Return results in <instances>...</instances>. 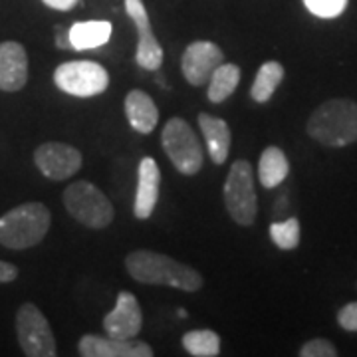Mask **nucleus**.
Instances as JSON below:
<instances>
[{
	"label": "nucleus",
	"instance_id": "1",
	"mask_svg": "<svg viewBox=\"0 0 357 357\" xmlns=\"http://www.w3.org/2000/svg\"><path fill=\"white\" fill-rule=\"evenodd\" d=\"M129 276L141 284L171 286L183 292H197L203 288V276L195 268L181 264L171 256L153 250H133L126 256Z\"/></svg>",
	"mask_w": 357,
	"mask_h": 357
},
{
	"label": "nucleus",
	"instance_id": "2",
	"mask_svg": "<svg viewBox=\"0 0 357 357\" xmlns=\"http://www.w3.org/2000/svg\"><path fill=\"white\" fill-rule=\"evenodd\" d=\"M310 137L328 145L345 147L357 141V103L344 98L328 100L307 119Z\"/></svg>",
	"mask_w": 357,
	"mask_h": 357
},
{
	"label": "nucleus",
	"instance_id": "3",
	"mask_svg": "<svg viewBox=\"0 0 357 357\" xmlns=\"http://www.w3.org/2000/svg\"><path fill=\"white\" fill-rule=\"evenodd\" d=\"M50 222L52 215L46 204H18L0 217V244L10 250L32 248L44 241Z\"/></svg>",
	"mask_w": 357,
	"mask_h": 357
},
{
	"label": "nucleus",
	"instance_id": "4",
	"mask_svg": "<svg viewBox=\"0 0 357 357\" xmlns=\"http://www.w3.org/2000/svg\"><path fill=\"white\" fill-rule=\"evenodd\" d=\"M66 211L88 229H105L114 220V204L89 181H76L64 191Z\"/></svg>",
	"mask_w": 357,
	"mask_h": 357
},
{
	"label": "nucleus",
	"instance_id": "5",
	"mask_svg": "<svg viewBox=\"0 0 357 357\" xmlns=\"http://www.w3.org/2000/svg\"><path fill=\"white\" fill-rule=\"evenodd\" d=\"M161 143L167 157L181 175L192 177L203 169V147L197 133L181 117H171L161 131Z\"/></svg>",
	"mask_w": 357,
	"mask_h": 357
},
{
	"label": "nucleus",
	"instance_id": "6",
	"mask_svg": "<svg viewBox=\"0 0 357 357\" xmlns=\"http://www.w3.org/2000/svg\"><path fill=\"white\" fill-rule=\"evenodd\" d=\"M225 204L232 220L241 227L255 225L258 199L255 191V173L248 161H234L225 181Z\"/></svg>",
	"mask_w": 357,
	"mask_h": 357
},
{
	"label": "nucleus",
	"instance_id": "7",
	"mask_svg": "<svg viewBox=\"0 0 357 357\" xmlns=\"http://www.w3.org/2000/svg\"><path fill=\"white\" fill-rule=\"evenodd\" d=\"M54 84L74 98H93L109 86V74L102 64L91 60L64 62L54 72Z\"/></svg>",
	"mask_w": 357,
	"mask_h": 357
},
{
	"label": "nucleus",
	"instance_id": "8",
	"mask_svg": "<svg viewBox=\"0 0 357 357\" xmlns=\"http://www.w3.org/2000/svg\"><path fill=\"white\" fill-rule=\"evenodd\" d=\"M16 335L28 357H54L58 354L50 324L38 306L26 302L16 312Z\"/></svg>",
	"mask_w": 357,
	"mask_h": 357
},
{
	"label": "nucleus",
	"instance_id": "9",
	"mask_svg": "<svg viewBox=\"0 0 357 357\" xmlns=\"http://www.w3.org/2000/svg\"><path fill=\"white\" fill-rule=\"evenodd\" d=\"M225 62V54L218 48L215 42H206V40H197L189 44L183 58H181V70L185 79L195 86L201 88L204 84H208V79L213 76V72L218 66Z\"/></svg>",
	"mask_w": 357,
	"mask_h": 357
},
{
	"label": "nucleus",
	"instance_id": "10",
	"mask_svg": "<svg viewBox=\"0 0 357 357\" xmlns=\"http://www.w3.org/2000/svg\"><path fill=\"white\" fill-rule=\"evenodd\" d=\"M82 161H84L82 153L76 147L60 141L42 143L34 151V163L40 169V173L52 181H64L76 175L82 169Z\"/></svg>",
	"mask_w": 357,
	"mask_h": 357
},
{
	"label": "nucleus",
	"instance_id": "11",
	"mask_svg": "<svg viewBox=\"0 0 357 357\" xmlns=\"http://www.w3.org/2000/svg\"><path fill=\"white\" fill-rule=\"evenodd\" d=\"M126 13L133 20L135 30L139 34L137 54H135L137 64L143 70L157 72L163 64V48H161L159 40L155 38L151 20H149V14H147L143 0H126Z\"/></svg>",
	"mask_w": 357,
	"mask_h": 357
},
{
	"label": "nucleus",
	"instance_id": "12",
	"mask_svg": "<svg viewBox=\"0 0 357 357\" xmlns=\"http://www.w3.org/2000/svg\"><path fill=\"white\" fill-rule=\"evenodd\" d=\"M141 328H143V314H141L137 298L126 290L119 292L115 307L103 318L105 333L117 340H131V337H137Z\"/></svg>",
	"mask_w": 357,
	"mask_h": 357
},
{
	"label": "nucleus",
	"instance_id": "13",
	"mask_svg": "<svg viewBox=\"0 0 357 357\" xmlns=\"http://www.w3.org/2000/svg\"><path fill=\"white\" fill-rule=\"evenodd\" d=\"M77 351L84 357H153L151 345L139 342L137 337L117 340L109 335L88 333L77 342Z\"/></svg>",
	"mask_w": 357,
	"mask_h": 357
},
{
	"label": "nucleus",
	"instance_id": "14",
	"mask_svg": "<svg viewBox=\"0 0 357 357\" xmlns=\"http://www.w3.org/2000/svg\"><path fill=\"white\" fill-rule=\"evenodd\" d=\"M161 191V169L153 157H143L137 169V191L133 203V215L139 220H147L153 215Z\"/></svg>",
	"mask_w": 357,
	"mask_h": 357
},
{
	"label": "nucleus",
	"instance_id": "15",
	"mask_svg": "<svg viewBox=\"0 0 357 357\" xmlns=\"http://www.w3.org/2000/svg\"><path fill=\"white\" fill-rule=\"evenodd\" d=\"M28 82V56L22 44L2 42L0 44V89L18 91Z\"/></svg>",
	"mask_w": 357,
	"mask_h": 357
},
{
	"label": "nucleus",
	"instance_id": "16",
	"mask_svg": "<svg viewBox=\"0 0 357 357\" xmlns=\"http://www.w3.org/2000/svg\"><path fill=\"white\" fill-rule=\"evenodd\" d=\"M126 115L131 128L135 129L137 133H151L157 123H159V109L151 100V96L143 89H131L126 96Z\"/></svg>",
	"mask_w": 357,
	"mask_h": 357
},
{
	"label": "nucleus",
	"instance_id": "17",
	"mask_svg": "<svg viewBox=\"0 0 357 357\" xmlns=\"http://www.w3.org/2000/svg\"><path fill=\"white\" fill-rule=\"evenodd\" d=\"M199 128L203 131L206 151L211 155L213 163L222 165L229 159L230 139H232L229 123L215 115L199 114Z\"/></svg>",
	"mask_w": 357,
	"mask_h": 357
},
{
	"label": "nucleus",
	"instance_id": "18",
	"mask_svg": "<svg viewBox=\"0 0 357 357\" xmlns=\"http://www.w3.org/2000/svg\"><path fill=\"white\" fill-rule=\"evenodd\" d=\"M112 38V22L107 20H88L70 26L72 48L77 52L96 50Z\"/></svg>",
	"mask_w": 357,
	"mask_h": 357
},
{
	"label": "nucleus",
	"instance_id": "19",
	"mask_svg": "<svg viewBox=\"0 0 357 357\" xmlns=\"http://www.w3.org/2000/svg\"><path fill=\"white\" fill-rule=\"evenodd\" d=\"M290 173L288 157L280 147H266L258 159V181L264 189H276L286 181Z\"/></svg>",
	"mask_w": 357,
	"mask_h": 357
},
{
	"label": "nucleus",
	"instance_id": "20",
	"mask_svg": "<svg viewBox=\"0 0 357 357\" xmlns=\"http://www.w3.org/2000/svg\"><path fill=\"white\" fill-rule=\"evenodd\" d=\"M241 84V68L236 64L218 66L208 79V102L222 103L229 96L234 93V89Z\"/></svg>",
	"mask_w": 357,
	"mask_h": 357
},
{
	"label": "nucleus",
	"instance_id": "21",
	"mask_svg": "<svg viewBox=\"0 0 357 357\" xmlns=\"http://www.w3.org/2000/svg\"><path fill=\"white\" fill-rule=\"evenodd\" d=\"M284 79V68L280 62H264L260 66V70L256 72L255 84L250 88V96L256 103L270 102V98L274 96V91Z\"/></svg>",
	"mask_w": 357,
	"mask_h": 357
},
{
	"label": "nucleus",
	"instance_id": "22",
	"mask_svg": "<svg viewBox=\"0 0 357 357\" xmlns=\"http://www.w3.org/2000/svg\"><path fill=\"white\" fill-rule=\"evenodd\" d=\"M183 347L192 357H217L220 354V337L213 330H192L183 335Z\"/></svg>",
	"mask_w": 357,
	"mask_h": 357
},
{
	"label": "nucleus",
	"instance_id": "23",
	"mask_svg": "<svg viewBox=\"0 0 357 357\" xmlns=\"http://www.w3.org/2000/svg\"><path fill=\"white\" fill-rule=\"evenodd\" d=\"M270 238L280 250H294L300 244V220L286 218L282 222L270 225Z\"/></svg>",
	"mask_w": 357,
	"mask_h": 357
},
{
	"label": "nucleus",
	"instance_id": "24",
	"mask_svg": "<svg viewBox=\"0 0 357 357\" xmlns=\"http://www.w3.org/2000/svg\"><path fill=\"white\" fill-rule=\"evenodd\" d=\"M304 4L318 18H335L347 8V0H304Z\"/></svg>",
	"mask_w": 357,
	"mask_h": 357
},
{
	"label": "nucleus",
	"instance_id": "25",
	"mask_svg": "<svg viewBox=\"0 0 357 357\" xmlns=\"http://www.w3.org/2000/svg\"><path fill=\"white\" fill-rule=\"evenodd\" d=\"M337 356V349L330 340H310L306 344L302 345L300 349V357H335Z\"/></svg>",
	"mask_w": 357,
	"mask_h": 357
},
{
	"label": "nucleus",
	"instance_id": "26",
	"mask_svg": "<svg viewBox=\"0 0 357 357\" xmlns=\"http://www.w3.org/2000/svg\"><path fill=\"white\" fill-rule=\"evenodd\" d=\"M337 324L345 332H357V302H349L337 312Z\"/></svg>",
	"mask_w": 357,
	"mask_h": 357
},
{
	"label": "nucleus",
	"instance_id": "27",
	"mask_svg": "<svg viewBox=\"0 0 357 357\" xmlns=\"http://www.w3.org/2000/svg\"><path fill=\"white\" fill-rule=\"evenodd\" d=\"M56 46H58L60 50H74V48H72L70 28H68V26H56Z\"/></svg>",
	"mask_w": 357,
	"mask_h": 357
},
{
	"label": "nucleus",
	"instance_id": "28",
	"mask_svg": "<svg viewBox=\"0 0 357 357\" xmlns=\"http://www.w3.org/2000/svg\"><path fill=\"white\" fill-rule=\"evenodd\" d=\"M18 278V268L10 264V262H2L0 260V284L13 282Z\"/></svg>",
	"mask_w": 357,
	"mask_h": 357
},
{
	"label": "nucleus",
	"instance_id": "29",
	"mask_svg": "<svg viewBox=\"0 0 357 357\" xmlns=\"http://www.w3.org/2000/svg\"><path fill=\"white\" fill-rule=\"evenodd\" d=\"M46 6H50V8H54V10H62V13H66V10H72L74 6L77 4V0H42Z\"/></svg>",
	"mask_w": 357,
	"mask_h": 357
},
{
	"label": "nucleus",
	"instance_id": "30",
	"mask_svg": "<svg viewBox=\"0 0 357 357\" xmlns=\"http://www.w3.org/2000/svg\"><path fill=\"white\" fill-rule=\"evenodd\" d=\"M155 82H157V86H159V88H163V89L167 88L165 77H163V76H161V74H159V70H157V77H155Z\"/></svg>",
	"mask_w": 357,
	"mask_h": 357
},
{
	"label": "nucleus",
	"instance_id": "31",
	"mask_svg": "<svg viewBox=\"0 0 357 357\" xmlns=\"http://www.w3.org/2000/svg\"><path fill=\"white\" fill-rule=\"evenodd\" d=\"M177 316H178V318L185 319V318H187V310H177Z\"/></svg>",
	"mask_w": 357,
	"mask_h": 357
}]
</instances>
